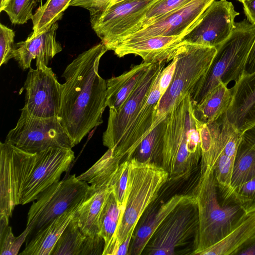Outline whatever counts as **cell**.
<instances>
[{
  "label": "cell",
  "mask_w": 255,
  "mask_h": 255,
  "mask_svg": "<svg viewBox=\"0 0 255 255\" xmlns=\"http://www.w3.org/2000/svg\"><path fill=\"white\" fill-rule=\"evenodd\" d=\"M75 158L72 149L50 148L31 153L0 143V219L9 222L16 206L37 199L60 180Z\"/></svg>",
  "instance_id": "obj_1"
},
{
  "label": "cell",
  "mask_w": 255,
  "mask_h": 255,
  "mask_svg": "<svg viewBox=\"0 0 255 255\" xmlns=\"http://www.w3.org/2000/svg\"><path fill=\"white\" fill-rule=\"evenodd\" d=\"M107 51L102 42L92 47L75 58L62 74L65 82L58 117L74 146L103 123L107 82L98 70Z\"/></svg>",
  "instance_id": "obj_2"
},
{
  "label": "cell",
  "mask_w": 255,
  "mask_h": 255,
  "mask_svg": "<svg viewBox=\"0 0 255 255\" xmlns=\"http://www.w3.org/2000/svg\"><path fill=\"white\" fill-rule=\"evenodd\" d=\"M163 121L161 166L169 179H185L201 158L198 120L191 95L167 113Z\"/></svg>",
  "instance_id": "obj_3"
},
{
  "label": "cell",
  "mask_w": 255,
  "mask_h": 255,
  "mask_svg": "<svg viewBox=\"0 0 255 255\" xmlns=\"http://www.w3.org/2000/svg\"><path fill=\"white\" fill-rule=\"evenodd\" d=\"M192 194L197 204L199 222L191 254L198 255L223 239L248 214L231 199L220 196L213 168L200 170Z\"/></svg>",
  "instance_id": "obj_4"
},
{
  "label": "cell",
  "mask_w": 255,
  "mask_h": 255,
  "mask_svg": "<svg viewBox=\"0 0 255 255\" xmlns=\"http://www.w3.org/2000/svg\"><path fill=\"white\" fill-rule=\"evenodd\" d=\"M255 39V24L247 19L235 22L231 35L218 46L211 64L191 98L198 103L220 83L238 82L244 73L246 60Z\"/></svg>",
  "instance_id": "obj_5"
},
{
  "label": "cell",
  "mask_w": 255,
  "mask_h": 255,
  "mask_svg": "<svg viewBox=\"0 0 255 255\" xmlns=\"http://www.w3.org/2000/svg\"><path fill=\"white\" fill-rule=\"evenodd\" d=\"M168 180V173L161 166L134 158L130 160L126 203L115 234L114 255L128 235L134 233L141 216Z\"/></svg>",
  "instance_id": "obj_6"
},
{
  "label": "cell",
  "mask_w": 255,
  "mask_h": 255,
  "mask_svg": "<svg viewBox=\"0 0 255 255\" xmlns=\"http://www.w3.org/2000/svg\"><path fill=\"white\" fill-rule=\"evenodd\" d=\"M216 52L215 47L186 42L178 48L174 54L177 61L173 77L157 105L155 123H160L187 95H192Z\"/></svg>",
  "instance_id": "obj_7"
},
{
  "label": "cell",
  "mask_w": 255,
  "mask_h": 255,
  "mask_svg": "<svg viewBox=\"0 0 255 255\" xmlns=\"http://www.w3.org/2000/svg\"><path fill=\"white\" fill-rule=\"evenodd\" d=\"M89 189L88 183L79 179L75 174L49 186L38 197L28 211L26 224V227L30 228L28 236L79 205Z\"/></svg>",
  "instance_id": "obj_8"
},
{
  "label": "cell",
  "mask_w": 255,
  "mask_h": 255,
  "mask_svg": "<svg viewBox=\"0 0 255 255\" xmlns=\"http://www.w3.org/2000/svg\"><path fill=\"white\" fill-rule=\"evenodd\" d=\"M5 141L31 153L74 146L58 117H37L22 109L15 127L8 132Z\"/></svg>",
  "instance_id": "obj_9"
},
{
  "label": "cell",
  "mask_w": 255,
  "mask_h": 255,
  "mask_svg": "<svg viewBox=\"0 0 255 255\" xmlns=\"http://www.w3.org/2000/svg\"><path fill=\"white\" fill-rule=\"evenodd\" d=\"M193 195V194H192ZM198 211L193 196L177 206L156 229L145 249L149 255H172L175 250L196 235Z\"/></svg>",
  "instance_id": "obj_10"
},
{
  "label": "cell",
  "mask_w": 255,
  "mask_h": 255,
  "mask_svg": "<svg viewBox=\"0 0 255 255\" xmlns=\"http://www.w3.org/2000/svg\"><path fill=\"white\" fill-rule=\"evenodd\" d=\"M29 68L24 84L25 104L22 109L30 115L49 118L58 116L61 104L62 84L51 68L42 63Z\"/></svg>",
  "instance_id": "obj_11"
},
{
  "label": "cell",
  "mask_w": 255,
  "mask_h": 255,
  "mask_svg": "<svg viewBox=\"0 0 255 255\" xmlns=\"http://www.w3.org/2000/svg\"><path fill=\"white\" fill-rule=\"evenodd\" d=\"M166 62L152 63L140 83L121 109L109 110L107 127L103 134V145L114 151L147 100L151 89Z\"/></svg>",
  "instance_id": "obj_12"
},
{
  "label": "cell",
  "mask_w": 255,
  "mask_h": 255,
  "mask_svg": "<svg viewBox=\"0 0 255 255\" xmlns=\"http://www.w3.org/2000/svg\"><path fill=\"white\" fill-rule=\"evenodd\" d=\"M157 0H124L102 14L90 17L92 28L108 51L119 41L144 15Z\"/></svg>",
  "instance_id": "obj_13"
},
{
  "label": "cell",
  "mask_w": 255,
  "mask_h": 255,
  "mask_svg": "<svg viewBox=\"0 0 255 255\" xmlns=\"http://www.w3.org/2000/svg\"><path fill=\"white\" fill-rule=\"evenodd\" d=\"M233 3L214 0L182 38V42L217 48L231 35L239 15Z\"/></svg>",
  "instance_id": "obj_14"
},
{
  "label": "cell",
  "mask_w": 255,
  "mask_h": 255,
  "mask_svg": "<svg viewBox=\"0 0 255 255\" xmlns=\"http://www.w3.org/2000/svg\"><path fill=\"white\" fill-rule=\"evenodd\" d=\"M214 0H192L186 5L157 18L145 27L123 38L120 43H131L158 36H184Z\"/></svg>",
  "instance_id": "obj_15"
},
{
  "label": "cell",
  "mask_w": 255,
  "mask_h": 255,
  "mask_svg": "<svg viewBox=\"0 0 255 255\" xmlns=\"http://www.w3.org/2000/svg\"><path fill=\"white\" fill-rule=\"evenodd\" d=\"M161 73L122 141L114 151H112L114 156L120 159L122 162L132 158L136 149L142 140L156 126L154 124L156 109L162 96L159 86Z\"/></svg>",
  "instance_id": "obj_16"
},
{
  "label": "cell",
  "mask_w": 255,
  "mask_h": 255,
  "mask_svg": "<svg viewBox=\"0 0 255 255\" xmlns=\"http://www.w3.org/2000/svg\"><path fill=\"white\" fill-rule=\"evenodd\" d=\"M230 90L232 100L225 115L242 134L255 125V72L243 74Z\"/></svg>",
  "instance_id": "obj_17"
},
{
  "label": "cell",
  "mask_w": 255,
  "mask_h": 255,
  "mask_svg": "<svg viewBox=\"0 0 255 255\" xmlns=\"http://www.w3.org/2000/svg\"><path fill=\"white\" fill-rule=\"evenodd\" d=\"M57 22L47 30L36 36L29 35L24 41L15 44L13 58L23 70L30 68L32 60L36 65L42 63L47 66L49 62L62 50L61 44L56 40Z\"/></svg>",
  "instance_id": "obj_18"
},
{
  "label": "cell",
  "mask_w": 255,
  "mask_h": 255,
  "mask_svg": "<svg viewBox=\"0 0 255 255\" xmlns=\"http://www.w3.org/2000/svg\"><path fill=\"white\" fill-rule=\"evenodd\" d=\"M183 37L153 36L131 43H118L111 50L119 57L133 54L146 63H167L172 60L176 50L183 43Z\"/></svg>",
  "instance_id": "obj_19"
},
{
  "label": "cell",
  "mask_w": 255,
  "mask_h": 255,
  "mask_svg": "<svg viewBox=\"0 0 255 255\" xmlns=\"http://www.w3.org/2000/svg\"><path fill=\"white\" fill-rule=\"evenodd\" d=\"M152 63L143 62L133 65L121 75L108 79L106 106L119 111L140 83Z\"/></svg>",
  "instance_id": "obj_20"
},
{
  "label": "cell",
  "mask_w": 255,
  "mask_h": 255,
  "mask_svg": "<svg viewBox=\"0 0 255 255\" xmlns=\"http://www.w3.org/2000/svg\"><path fill=\"white\" fill-rule=\"evenodd\" d=\"M193 195L176 194L148 216L133 234L128 254L140 255L152 235L165 218L179 204L190 199Z\"/></svg>",
  "instance_id": "obj_21"
},
{
  "label": "cell",
  "mask_w": 255,
  "mask_h": 255,
  "mask_svg": "<svg viewBox=\"0 0 255 255\" xmlns=\"http://www.w3.org/2000/svg\"><path fill=\"white\" fill-rule=\"evenodd\" d=\"M79 205L58 216L38 231L27 242L24 249L19 255H51L55 244L73 218Z\"/></svg>",
  "instance_id": "obj_22"
},
{
  "label": "cell",
  "mask_w": 255,
  "mask_h": 255,
  "mask_svg": "<svg viewBox=\"0 0 255 255\" xmlns=\"http://www.w3.org/2000/svg\"><path fill=\"white\" fill-rule=\"evenodd\" d=\"M112 191L111 187L99 188L90 185L87 195L77 208L75 214L79 228L86 236L91 237L101 236L99 227L100 216Z\"/></svg>",
  "instance_id": "obj_23"
},
{
  "label": "cell",
  "mask_w": 255,
  "mask_h": 255,
  "mask_svg": "<svg viewBox=\"0 0 255 255\" xmlns=\"http://www.w3.org/2000/svg\"><path fill=\"white\" fill-rule=\"evenodd\" d=\"M232 100L230 89L220 83L198 103L194 104L195 116L202 123H212L226 113Z\"/></svg>",
  "instance_id": "obj_24"
},
{
  "label": "cell",
  "mask_w": 255,
  "mask_h": 255,
  "mask_svg": "<svg viewBox=\"0 0 255 255\" xmlns=\"http://www.w3.org/2000/svg\"><path fill=\"white\" fill-rule=\"evenodd\" d=\"M255 236V211L246 217L223 239L200 252L198 255H233Z\"/></svg>",
  "instance_id": "obj_25"
},
{
  "label": "cell",
  "mask_w": 255,
  "mask_h": 255,
  "mask_svg": "<svg viewBox=\"0 0 255 255\" xmlns=\"http://www.w3.org/2000/svg\"><path fill=\"white\" fill-rule=\"evenodd\" d=\"M255 177V149L242 135L234 161L231 187L221 197L225 199L234 189Z\"/></svg>",
  "instance_id": "obj_26"
},
{
  "label": "cell",
  "mask_w": 255,
  "mask_h": 255,
  "mask_svg": "<svg viewBox=\"0 0 255 255\" xmlns=\"http://www.w3.org/2000/svg\"><path fill=\"white\" fill-rule=\"evenodd\" d=\"M120 215L121 209L112 191L104 203L99 221V234L105 241L103 255H114Z\"/></svg>",
  "instance_id": "obj_27"
},
{
  "label": "cell",
  "mask_w": 255,
  "mask_h": 255,
  "mask_svg": "<svg viewBox=\"0 0 255 255\" xmlns=\"http://www.w3.org/2000/svg\"><path fill=\"white\" fill-rule=\"evenodd\" d=\"M121 162V160L114 156L112 150L108 149L91 167L77 178L94 188L111 187L113 177Z\"/></svg>",
  "instance_id": "obj_28"
},
{
  "label": "cell",
  "mask_w": 255,
  "mask_h": 255,
  "mask_svg": "<svg viewBox=\"0 0 255 255\" xmlns=\"http://www.w3.org/2000/svg\"><path fill=\"white\" fill-rule=\"evenodd\" d=\"M201 148L200 170L214 168L218 155L219 139L220 132L219 119L209 124L198 121Z\"/></svg>",
  "instance_id": "obj_29"
},
{
  "label": "cell",
  "mask_w": 255,
  "mask_h": 255,
  "mask_svg": "<svg viewBox=\"0 0 255 255\" xmlns=\"http://www.w3.org/2000/svg\"><path fill=\"white\" fill-rule=\"evenodd\" d=\"M72 0H47L33 14V32L31 36H36L47 30L54 23L60 19L64 11L70 6Z\"/></svg>",
  "instance_id": "obj_30"
},
{
  "label": "cell",
  "mask_w": 255,
  "mask_h": 255,
  "mask_svg": "<svg viewBox=\"0 0 255 255\" xmlns=\"http://www.w3.org/2000/svg\"><path fill=\"white\" fill-rule=\"evenodd\" d=\"M87 237L79 228L74 215L55 244L51 255H82Z\"/></svg>",
  "instance_id": "obj_31"
},
{
  "label": "cell",
  "mask_w": 255,
  "mask_h": 255,
  "mask_svg": "<svg viewBox=\"0 0 255 255\" xmlns=\"http://www.w3.org/2000/svg\"><path fill=\"white\" fill-rule=\"evenodd\" d=\"M164 128L162 120L142 140L132 158L141 162H150L161 166L162 135Z\"/></svg>",
  "instance_id": "obj_32"
},
{
  "label": "cell",
  "mask_w": 255,
  "mask_h": 255,
  "mask_svg": "<svg viewBox=\"0 0 255 255\" xmlns=\"http://www.w3.org/2000/svg\"><path fill=\"white\" fill-rule=\"evenodd\" d=\"M191 0H157L149 6L139 22L121 40L145 27L157 18L186 5Z\"/></svg>",
  "instance_id": "obj_33"
},
{
  "label": "cell",
  "mask_w": 255,
  "mask_h": 255,
  "mask_svg": "<svg viewBox=\"0 0 255 255\" xmlns=\"http://www.w3.org/2000/svg\"><path fill=\"white\" fill-rule=\"evenodd\" d=\"M8 222L0 220V255H16L27 238L30 228L26 227L18 237H15Z\"/></svg>",
  "instance_id": "obj_34"
},
{
  "label": "cell",
  "mask_w": 255,
  "mask_h": 255,
  "mask_svg": "<svg viewBox=\"0 0 255 255\" xmlns=\"http://www.w3.org/2000/svg\"><path fill=\"white\" fill-rule=\"evenodd\" d=\"M235 159L218 150L213 169L217 186L221 195L230 189Z\"/></svg>",
  "instance_id": "obj_35"
},
{
  "label": "cell",
  "mask_w": 255,
  "mask_h": 255,
  "mask_svg": "<svg viewBox=\"0 0 255 255\" xmlns=\"http://www.w3.org/2000/svg\"><path fill=\"white\" fill-rule=\"evenodd\" d=\"M42 0H9L3 10L13 24H23L31 19L33 9Z\"/></svg>",
  "instance_id": "obj_36"
},
{
  "label": "cell",
  "mask_w": 255,
  "mask_h": 255,
  "mask_svg": "<svg viewBox=\"0 0 255 255\" xmlns=\"http://www.w3.org/2000/svg\"><path fill=\"white\" fill-rule=\"evenodd\" d=\"M231 199L247 213L255 211V177L235 188L225 199Z\"/></svg>",
  "instance_id": "obj_37"
},
{
  "label": "cell",
  "mask_w": 255,
  "mask_h": 255,
  "mask_svg": "<svg viewBox=\"0 0 255 255\" xmlns=\"http://www.w3.org/2000/svg\"><path fill=\"white\" fill-rule=\"evenodd\" d=\"M129 162L130 160L121 162L111 184L112 191L121 209V215L124 211L126 203Z\"/></svg>",
  "instance_id": "obj_38"
},
{
  "label": "cell",
  "mask_w": 255,
  "mask_h": 255,
  "mask_svg": "<svg viewBox=\"0 0 255 255\" xmlns=\"http://www.w3.org/2000/svg\"><path fill=\"white\" fill-rule=\"evenodd\" d=\"M15 32L11 28L0 23V66L13 58Z\"/></svg>",
  "instance_id": "obj_39"
},
{
  "label": "cell",
  "mask_w": 255,
  "mask_h": 255,
  "mask_svg": "<svg viewBox=\"0 0 255 255\" xmlns=\"http://www.w3.org/2000/svg\"><path fill=\"white\" fill-rule=\"evenodd\" d=\"M124 0H72L70 6H79L88 10L90 17L98 16L112 5Z\"/></svg>",
  "instance_id": "obj_40"
},
{
  "label": "cell",
  "mask_w": 255,
  "mask_h": 255,
  "mask_svg": "<svg viewBox=\"0 0 255 255\" xmlns=\"http://www.w3.org/2000/svg\"><path fill=\"white\" fill-rule=\"evenodd\" d=\"M176 58L174 56L169 64L165 67L161 72L159 80V86L162 96L166 91L172 81L176 67Z\"/></svg>",
  "instance_id": "obj_41"
},
{
  "label": "cell",
  "mask_w": 255,
  "mask_h": 255,
  "mask_svg": "<svg viewBox=\"0 0 255 255\" xmlns=\"http://www.w3.org/2000/svg\"><path fill=\"white\" fill-rule=\"evenodd\" d=\"M242 3L248 20L255 24V0H244Z\"/></svg>",
  "instance_id": "obj_42"
},
{
  "label": "cell",
  "mask_w": 255,
  "mask_h": 255,
  "mask_svg": "<svg viewBox=\"0 0 255 255\" xmlns=\"http://www.w3.org/2000/svg\"><path fill=\"white\" fill-rule=\"evenodd\" d=\"M233 255H255V236L237 250Z\"/></svg>",
  "instance_id": "obj_43"
},
{
  "label": "cell",
  "mask_w": 255,
  "mask_h": 255,
  "mask_svg": "<svg viewBox=\"0 0 255 255\" xmlns=\"http://www.w3.org/2000/svg\"><path fill=\"white\" fill-rule=\"evenodd\" d=\"M255 72V39L248 54L244 74H251Z\"/></svg>",
  "instance_id": "obj_44"
},
{
  "label": "cell",
  "mask_w": 255,
  "mask_h": 255,
  "mask_svg": "<svg viewBox=\"0 0 255 255\" xmlns=\"http://www.w3.org/2000/svg\"><path fill=\"white\" fill-rule=\"evenodd\" d=\"M133 232L129 233L118 248L115 255H128Z\"/></svg>",
  "instance_id": "obj_45"
},
{
  "label": "cell",
  "mask_w": 255,
  "mask_h": 255,
  "mask_svg": "<svg viewBox=\"0 0 255 255\" xmlns=\"http://www.w3.org/2000/svg\"><path fill=\"white\" fill-rule=\"evenodd\" d=\"M9 0H0V11L3 10L4 8L7 5Z\"/></svg>",
  "instance_id": "obj_46"
},
{
  "label": "cell",
  "mask_w": 255,
  "mask_h": 255,
  "mask_svg": "<svg viewBox=\"0 0 255 255\" xmlns=\"http://www.w3.org/2000/svg\"><path fill=\"white\" fill-rule=\"evenodd\" d=\"M238 0L240 1V2H242L244 0Z\"/></svg>",
  "instance_id": "obj_47"
}]
</instances>
